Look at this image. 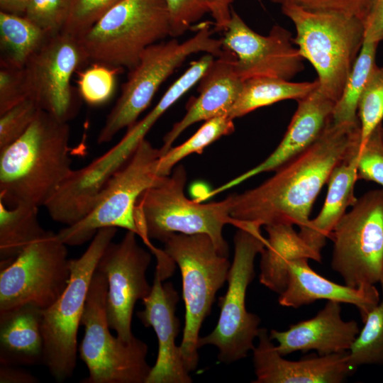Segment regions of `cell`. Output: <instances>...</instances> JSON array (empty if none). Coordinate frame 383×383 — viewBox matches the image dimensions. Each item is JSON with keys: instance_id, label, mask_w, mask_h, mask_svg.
I'll return each mask as SVG.
<instances>
[{"instance_id": "6da1fadb", "label": "cell", "mask_w": 383, "mask_h": 383, "mask_svg": "<svg viewBox=\"0 0 383 383\" xmlns=\"http://www.w3.org/2000/svg\"><path fill=\"white\" fill-rule=\"evenodd\" d=\"M360 137V121L334 123L332 120L313 144L279 167L270 178L253 189L232 194L233 226H305L321 189L334 168L358 151Z\"/></svg>"}, {"instance_id": "7a4b0ae2", "label": "cell", "mask_w": 383, "mask_h": 383, "mask_svg": "<svg viewBox=\"0 0 383 383\" xmlns=\"http://www.w3.org/2000/svg\"><path fill=\"white\" fill-rule=\"evenodd\" d=\"M70 131L67 123L40 109L23 134L0 150V201L44 206L73 170Z\"/></svg>"}, {"instance_id": "3957f363", "label": "cell", "mask_w": 383, "mask_h": 383, "mask_svg": "<svg viewBox=\"0 0 383 383\" xmlns=\"http://www.w3.org/2000/svg\"><path fill=\"white\" fill-rule=\"evenodd\" d=\"M187 177L184 167L178 165L142 194L135 208L138 235L148 245L149 239L163 243L173 233L206 234L218 252L228 257L222 232L226 224L234 225L230 215L232 194L207 204L189 200L184 193Z\"/></svg>"}, {"instance_id": "277c9868", "label": "cell", "mask_w": 383, "mask_h": 383, "mask_svg": "<svg viewBox=\"0 0 383 383\" xmlns=\"http://www.w3.org/2000/svg\"><path fill=\"white\" fill-rule=\"evenodd\" d=\"M294 23L293 43L315 68L319 90L337 102L365 40L359 18L334 11H312L294 4L281 6Z\"/></svg>"}, {"instance_id": "5b68a950", "label": "cell", "mask_w": 383, "mask_h": 383, "mask_svg": "<svg viewBox=\"0 0 383 383\" xmlns=\"http://www.w3.org/2000/svg\"><path fill=\"white\" fill-rule=\"evenodd\" d=\"M167 36L165 0H121L78 39L87 65L129 70L148 47Z\"/></svg>"}, {"instance_id": "8992f818", "label": "cell", "mask_w": 383, "mask_h": 383, "mask_svg": "<svg viewBox=\"0 0 383 383\" xmlns=\"http://www.w3.org/2000/svg\"><path fill=\"white\" fill-rule=\"evenodd\" d=\"M209 23H204L187 40L177 38L148 47L135 67L129 70L121 94L106 116L97 143L111 141L122 129L137 122L148 108L160 85L191 55L207 53L216 57L223 51L221 38L212 37Z\"/></svg>"}, {"instance_id": "52a82bcc", "label": "cell", "mask_w": 383, "mask_h": 383, "mask_svg": "<svg viewBox=\"0 0 383 383\" xmlns=\"http://www.w3.org/2000/svg\"><path fill=\"white\" fill-rule=\"evenodd\" d=\"M163 243L164 252L181 271L185 322L179 348L190 372L199 362L201 326L211 312L216 292L227 281L231 263L206 234L173 233Z\"/></svg>"}, {"instance_id": "ba28073f", "label": "cell", "mask_w": 383, "mask_h": 383, "mask_svg": "<svg viewBox=\"0 0 383 383\" xmlns=\"http://www.w3.org/2000/svg\"><path fill=\"white\" fill-rule=\"evenodd\" d=\"M117 228L99 229L85 252L70 260L68 284L57 300L42 311L43 363L55 379L70 378L77 365V332L96 265Z\"/></svg>"}, {"instance_id": "9c48e42d", "label": "cell", "mask_w": 383, "mask_h": 383, "mask_svg": "<svg viewBox=\"0 0 383 383\" xmlns=\"http://www.w3.org/2000/svg\"><path fill=\"white\" fill-rule=\"evenodd\" d=\"M260 228L252 223H241L237 227L228 289L219 299L217 324L211 333L199 338V348L206 345L216 346L218 360L225 364L245 358L254 349V340L260 332V318L247 311L245 296L255 277V259L267 244Z\"/></svg>"}, {"instance_id": "30bf717a", "label": "cell", "mask_w": 383, "mask_h": 383, "mask_svg": "<svg viewBox=\"0 0 383 383\" xmlns=\"http://www.w3.org/2000/svg\"><path fill=\"white\" fill-rule=\"evenodd\" d=\"M108 283L96 270L88 292L81 324L84 335L79 355L89 375L82 383H145L151 367L146 361L148 345L134 338L125 343L110 332L106 301Z\"/></svg>"}, {"instance_id": "8fae6325", "label": "cell", "mask_w": 383, "mask_h": 383, "mask_svg": "<svg viewBox=\"0 0 383 383\" xmlns=\"http://www.w3.org/2000/svg\"><path fill=\"white\" fill-rule=\"evenodd\" d=\"M160 149L144 139L128 160L104 184L89 212L57 233L66 245H80L104 228H122L138 235L135 208L142 194L162 177Z\"/></svg>"}, {"instance_id": "7c38bea8", "label": "cell", "mask_w": 383, "mask_h": 383, "mask_svg": "<svg viewBox=\"0 0 383 383\" xmlns=\"http://www.w3.org/2000/svg\"><path fill=\"white\" fill-rule=\"evenodd\" d=\"M331 267L352 287L383 278V189L366 192L333 230Z\"/></svg>"}, {"instance_id": "4fadbf2b", "label": "cell", "mask_w": 383, "mask_h": 383, "mask_svg": "<svg viewBox=\"0 0 383 383\" xmlns=\"http://www.w3.org/2000/svg\"><path fill=\"white\" fill-rule=\"evenodd\" d=\"M70 276L66 245L57 233L45 232L0 271V313L31 304L52 306Z\"/></svg>"}, {"instance_id": "5bb4252c", "label": "cell", "mask_w": 383, "mask_h": 383, "mask_svg": "<svg viewBox=\"0 0 383 383\" xmlns=\"http://www.w3.org/2000/svg\"><path fill=\"white\" fill-rule=\"evenodd\" d=\"M87 65L77 38L62 31L50 35L23 67L29 98L40 109L67 123L79 109V94L71 79Z\"/></svg>"}, {"instance_id": "9a60e30c", "label": "cell", "mask_w": 383, "mask_h": 383, "mask_svg": "<svg viewBox=\"0 0 383 383\" xmlns=\"http://www.w3.org/2000/svg\"><path fill=\"white\" fill-rule=\"evenodd\" d=\"M136 235L127 231L118 243L111 242L96 269L108 283L106 308L109 325L125 343L135 338L131 321L136 301L144 299L152 290L146 277L152 255L138 245Z\"/></svg>"}, {"instance_id": "2e32d148", "label": "cell", "mask_w": 383, "mask_h": 383, "mask_svg": "<svg viewBox=\"0 0 383 383\" xmlns=\"http://www.w3.org/2000/svg\"><path fill=\"white\" fill-rule=\"evenodd\" d=\"M221 40L223 48L235 55L236 72L243 82L258 77L289 81L304 69L289 30L274 25L267 35L258 34L233 9Z\"/></svg>"}, {"instance_id": "e0dca14e", "label": "cell", "mask_w": 383, "mask_h": 383, "mask_svg": "<svg viewBox=\"0 0 383 383\" xmlns=\"http://www.w3.org/2000/svg\"><path fill=\"white\" fill-rule=\"evenodd\" d=\"M157 269L150 294L143 299L144 309L137 316L146 327H152L158 340V353L145 383H190L192 379L176 345L179 321L175 315L179 295L172 283H162Z\"/></svg>"}, {"instance_id": "ac0fdd59", "label": "cell", "mask_w": 383, "mask_h": 383, "mask_svg": "<svg viewBox=\"0 0 383 383\" xmlns=\"http://www.w3.org/2000/svg\"><path fill=\"white\" fill-rule=\"evenodd\" d=\"M253 351L254 383H340L353 371L348 351L309 355L288 360L276 350L267 330L260 328Z\"/></svg>"}, {"instance_id": "d6986e66", "label": "cell", "mask_w": 383, "mask_h": 383, "mask_svg": "<svg viewBox=\"0 0 383 383\" xmlns=\"http://www.w3.org/2000/svg\"><path fill=\"white\" fill-rule=\"evenodd\" d=\"M297 102V109L287 132L273 152L255 167L206 193L204 196L206 199L260 173L274 171L321 135L333 120L336 102L323 94L318 87Z\"/></svg>"}, {"instance_id": "ffe728a7", "label": "cell", "mask_w": 383, "mask_h": 383, "mask_svg": "<svg viewBox=\"0 0 383 383\" xmlns=\"http://www.w3.org/2000/svg\"><path fill=\"white\" fill-rule=\"evenodd\" d=\"M223 49L222 54L214 57L199 79V96L189 100L184 116L164 136L159 148L161 157L190 126L216 116H228L236 101L244 82L236 72L235 55Z\"/></svg>"}, {"instance_id": "44dd1931", "label": "cell", "mask_w": 383, "mask_h": 383, "mask_svg": "<svg viewBox=\"0 0 383 383\" xmlns=\"http://www.w3.org/2000/svg\"><path fill=\"white\" fill-rule=\"evenodd\" d=\"M360 330L355 321L342 318L340 303L327 301L313 318L292 324L284 331L272 329L269 335L277 342L276 350L282 356L309 350L325 355L348 351Z\"/></svg>"}, {"instance_id": "7402d4cb", "label": "cell", "mask_w": 383, "mask_h": 383, "mask_svg": "<svg viewBox=\"0 0 383 383\" xmlns=\"http://www.w3.org/2000/svg\"><path fill=\"white\" fill-rule=\"evenodd\" d=\"M214 57L204 53L198 60L192 62L143 118L127 128L126 134L113 148L88 164L87 171L91 177L97 182L104 183L121 168L160 116L199 82Z\"/></svg>"}, {"instance_id": "603a6c76", "label": "cell", "mask_w": 383, "mask_h": 383, "mask_svg": "<svg viewBox=\"0 0 383 383\" xmlns=\"http://www.w3.org/2000/svg\"><path fill=\"white\" fill-rule=\"evenodd\" d=\"M308 261L299 258L290 263L287 287L279 294L281 306L299 308L322 299L349 304L357 308L364 321L379 304L380 296L375 285L352 287L335 283L318 274Z\"/></svg>"}, {"instance_id": "cb8c5ba5", "label": "cell", "mask_w": 383, "mask_h": 383, "mask_svg": "<svg viewBox=\"0 0 383 383\" xmlns=\"http://www.w3.org/2000/svg\"><path fill=\"white\" fill-rule=\"evenodd\" d=\"M42 309L27 304L0 313V364L43 362Z\"/></svg>"}, {"instance_id": "d4e9b609", "label": "cell", "mask_w": 383, "mask_h": 383, "mask_svg": "<svg viewBox=\"0 0 383 383\" xmlns=\"http://www.w3.org/2000/svg\"><path fill=\"white\" fill-rule=\"evenodd\" d=\"M357 162V152L334 168L327 182L328 192L320 213L299 228L301 237L318 253L348 207L357 200L354 195L355 184L358 180Z\"/></svg>"}, {"instance_id": "484cf974", "label": "cell", "mask_w": 383, "mask_h": 383, "mask_svg": "<svg viewBox=\"0 0 383 383\" xmlns=\"http://www.w3.org/2000/svg\"><path fill=\"white\" fill-rule=\"evenodd\" d=\"M268 238L261 252L260 282L270 290L281 294L286 288L290 263L299 258L321 262V254L313 250L293 228L277 223L265 226Z\"/></svg>"}, {"instance_id": "4316f807", "label": "cell", "mask_w": 383, "mask_h": 383, "mask_svg": "<svg viewBox=\"0 0 383 383\" xmlns=\"http://www.w3.org/2000/svg\"><path fill=\"white\" fill-rule=\"evenodd\" d=\"M313 82H292L276 77H258L244 81L240 93L231 109L228 116L234 119L263 106L280 101H299L318 87Z\"/></svg>"}, {"instance_id": "83f0119b", "label": "cell", "mask_w": 383, "mask_h": 383, "mask_svg": "<svg viewBox=\"0 0 383 383\" xmlns=\"http://www.w3.org/2000/svg\"><path fill=\"white\" fill-rule=\"evenodd\" d=\"M50 35L24 16L0 11V65L24 67Z\"/></svg>"}, {"instance_id": "f1b7e54d", "label": "cell", "mask_w": 383, "mask_h": 383, "mask_svg": "<svg viewBox=\"0 0 383 383\" xmlns=\"http://www.w3.org/2000/svg\"><path fill=\"white\" fill-rule=\"evenodd\" d=\"M38 207L21 204L8 207L0 201V267L10 264L45 232L38 218Z\"/></svg>"}, {"instance_id": "f546056e", "label": "cell", "mask_w": 383, "mask_h": 383, "mask_svg": "<svg viewBox=\"0 0 383 383\" xmlns=\"http://www.w3.org/2000/svg\"><path fill=\"white\" fill-rule=\"evenodd\" d=\"M170 17V37L177 38L191 29L206 14L214 21L215 30L223 32L231 17L233 0H165Z\"/></svg>"}, {"instance_id": "4dcf8cb0", "label": "cell", "mask_w": 383, "mask_h": 383, "mask_svg": "<svg viewBox=\"0 0 383 383\" xmlns=\"http://www.w3.org/2000/svg\"><path fill=\"white\" fill-rule=\"evenodd\" d=\"M378 45L364 41L342 94L335 106L333 113L334 123L359 121L358 103L372 72L377 66L376 51Z\"/></svg>"}, {"instance_id": "1f68e13d", "label": "cell", "mask_w": 383, "mask_h": 383, "mask_svg": "<svg viewBox=\"0 0 383 383\" xmlns=\"http://www.w3.org/2000/svg\"><path fill=\"white\" fill-rule=\"evenodd\" d=\"M235 131L233 119L228 116H218L205 121L203 125L189 139L176 147H172L160 157L158 172L160 175L171 174L174 165L193 153L201 154L212 143Z\"/></svg>"}, {"instance_id": "d6a6232c", "label": "cell", "mask_w": 383, "mask_h": 383, "mask_svg": "<svg viewBox=\"0 0 383 383\" xmlns=\"http://www.w3.org/2000/svg\"><path fill=\"white\" fill-rule=\"evenodd\" d=\"M382 298L368 313L364 326L348 350L349 362L356 368L364 365H383V278Z\"/></svg>"}, {"instance_id": "836d02e7", "label": "cell", "mask_w": 383, "mask_h": 383, "mask_svg": "<svg viewBox=\"0 0 383 383\" xmlns=\"http://www.w3.org/2000/svg\"><path fill=\"white\" fill-rule=\"evenodd\" d=\"M90 65L77 72V92L88 104L99 106L113 94L116 76L121 70L96 63Z\"/></svg>"}, {"instance_id": "e575fe53", "label": "cell", "mask_w": 383, "mask_h": 383, "mask_svg": "<svg viewBox=\"0 0 383 383\" xmlns=\"http://www.w3.org/2000/svg\"><path fill=\"white\" fill-rule=\"evenodd\" d=\"M357 116L361 146L383 119V66H377L372 72L360 98Z\"/></svg>"}, {"instance_id": "d590c367", "label": "cell", "mask_w": 383, "mask_h": 383, "mask_svg": "<svg viewBox=\"0 0 383 383\" xmlns=\"http://www.w3.org/2000/svg\"><path fill=\"white\" fill-rule=\"evenodd\" d=\"M121 0H70L62 32L77 38L90 29Z\"/></svg>"}, {"instance_id": "8d00e7d4", "label": "cell", "mask_w": 383, "mask_h": 383, "mask_svg": "<svg viewBox=\"0 0 383 383\" xmlns=\"http://www.w3.org/2000/svg\"><path fill=\"white\" fill-rule=\"evenodd\" d=\"M357 179L376 182L383 187V126L379 123L365 143L359 146Z\"/></svg>"}, {"instance_id": "74e56055", "label": "cell", "mask_w": 383, "mask_h": 383, "mask_svg": "<svg viewBox=\"0 0 383 383\" xmlns=\"http://www.w3.org/2000/svg\"><path fill=\"white\" fill-rule=\"evenodd\" d=\"M40 109L28 98L0 114V150L18 139L30 126Z\"/></svg>"}, {"instance_id": "f35d334b", "label": "cell", "mask_w": 383, "mask_h": 383, "mask_svg": "<svg viewBox=\"0 0 383 383\" xmlns=\"http://www.w3.org/2000/svg\"><path fill=\"white\" fill-rule=\"evenodd\" d=\"M70 0H30L24 16L50 35L62 30Z\"/></svg>"}, {"instance_id": "ab89813d", "label": "cell", "mask_w": 383, "mask_h": 383, "mask_svg": "<svg viewBox=\"0 0 383 383\" xmlns=\"http://www.w3.org/2000/svg\"><path fill=\"white\" fill-rule=\"evenodd\" d=\"M29 98L23 68L0 65V114Z\"/></svg>"}, {"instance_id": "60d3db41", "label": "cell", "mask_w": 383, "mask_h": 383, "mask_svg": "<svg viewBox=\"0 0 383 383\" xmlns=\"http://www.w3.org/2000/svg\"><path fill=\"white\" fill-rule=\"evenodd\" d=\"M280 4H294L312 11H334L356 16L362 21L370 0H269Z\"/></svg>"}, {"instance_id": "b9f144b4", "label": "cell", "mask_w": 383, "mask_h": 383, "mask_svg": "<svg viewBox=\"0 0 383 383\" xmlns=\"http://www.w3.org/2000/svg\"><path fill=\"white\" fill-rule=\"evenodd\" d=\"M362 22L364 41L379 44L383 40V0H370Z\"/></svg>"}, {"instance_id": "7bdbcfd3", "label": "cell", "mask_w": 383, "mask_h": 383, "mask_svg": "<svg viewBox=\"0 0 383 383\" xmlns=\"http://www.w3.org/2000/svg\"><path fill=\"white\" fill-rule=\"evenodd\" d=\"M1 364L0 383H37L38 379L30 373L15 367Z\"/></svg>"}, {"instance_id": "ee69618b", "label": "cell", "mask_w": 383, "mask_h": 383, "mask_svg": "<svg viewBox=\"0 0 383 383\" xmlns=\"http://www.w3.org/2000/svg\"><path fill=\"white\" fill-rule=\"evenodd\" d=\"M30 0H0V11L24 16Z\"/></svg>"}]
</instances>
